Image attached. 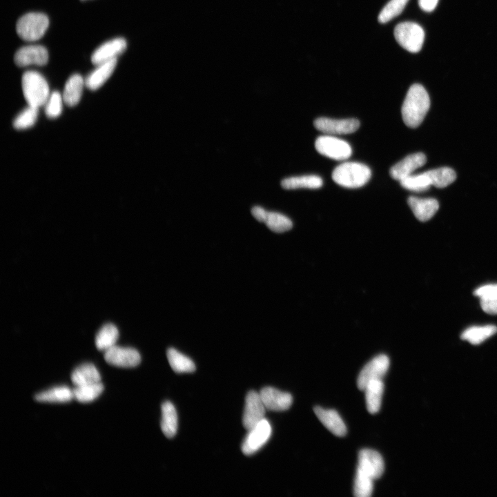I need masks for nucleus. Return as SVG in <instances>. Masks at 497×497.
I'll list each match as a JSON object with an SVG mask.
<instances>
[{"instance_id": "nucleus-1", "label": "nucleus", "mask_w": 497, "mask_h": 497, "mask_svg": "<svg viewBox=\"0 0 497 497\" xmlns=\"http://www.w3.org/2000/svg\"><path fill=\"white\" fill-rule=\"evenodd\" d=\"M430 107V99L420 84H413L409 89L402 106V117L410 128L418 127L423 121Z\"/></svg>"}, {"instance_id": "nucleus-2", "label": "nucleus", "mask_w": 497, "mask_h": 497, "mask_svg": "<svg viewBox=\"0 0 497 497\" xmlns=\"http://www.w3.org/2000/svg\"><path fill=\"white\" fill-rule=\"evenodd\" d=\"M370 168L359 162H344L333 170V180L338 185L350 188L363 186L371 178Z\"/></svg>"}, {"instance_id": "nucleus-3", "label": "nucleus", "mask_w": 497, "mask_h": 497, "mask_svg": "<svg viewBox=\"0 0 497 497\" xmlns=\"http://www.w3.org/2000/svg\"><path fill=\"white\" fill-rule=\"evenodd\" d=\"M21 86L28 106L38 108L43 106L50 95L46 79L37 71L25 72L21 79Z\"/></svg>"}, {"instance_id": "nucleus-4", "label": "nucleus", "mask_w": 497, "mask_h": 497, "mask_svg": "<svg viewBox=\"0 0 497 497\" xmlns=\"http://www.w3.org/2000/svg\"><path fill=\"white\" fill-rule=\"evenodd\" d=\"M49 25L48 17L41 12H29L21 16L16 24L17 33L21 39L34 41L41 39Z\"/></svg>"}, {"instance_id": "nucleus-5", "label": "nucleus", "mask_w": 497, "mask_h": 497, "mask_svg": "<svg viewBox=\"0 0 497 497\" xmlns=\"http://www.w3.org/2000/svg\"><path fill=\"white\" fill-rule=\"evenodd\" d=\"M397 42L410 52H419L425 40V31L418 23L411 21L402 22L394 29Z\"/></svg>"}, {"instance_id": "nucleus-6", "label": "nucleus", "mask_w": 497, "mask_h": 497, "mask_svg": "<svg viewBox=\"0 0 497 497\" xmlns=\"http://www.w3.org/2000/svg\"><path fill=\"white\" fill-rule=\"evenodd\" d=\"M315 147L321 155L335 160L347 159L352 153L348 142L330 135L318 137Z\"/></svg>"}, {"instance_id": "nucleus-7", "label": "nucleus", "mask_w": 497, "mask_h": 497, "mask_svg": "<svg viewBox=\"0 0 497 497\" xmlns=\"http://www.w3.org/2000/svg\"><path fill=\"white\" fill-rule=\"evenodd\" d=\"M271 430L269 422L265 418L249 429L242 445V452L250 456L257 451L269 439Z\"/></svg>"}, {"instance_id": "nucleus-8", "label": "nucleus", "mask_w": 497, "mask_h": 497, "mask_svg": "<svg viewBox=\"0 0 497 497\" xmlns=\"http://www.w3.org/2000/svg\"><path fill=\"white\" fill-rule=\"evenodd\" d=\"M389 366V359L384 354H380L369 361L360 372L357 385L364 391L369 382L375 380H382Z\"/></svg>"}, {"instance_id": "nucleus-9", "label": "nucleus", "mask_w": 497, "mask_h": 497, "mask_svg": "<svg viewBox=\"0 0 497 497\" xmlns=\"http://www.w3.org/2000/svg\"><path fill=\"white\" fill-rule=\"evenodd\" d=\"M266 407L262 400L260 393L249 391L245 399V405L242 417L243 426L249 430L264 419Z\"/></svg>"}, {"instance_id": "nucleus-10", "label": "nucleus", "mask_w": 497, "mask_h": 497, "mask_svg": "<svg viewBox=\"0 0 497 497\" xmlns=\"http://www.w3.org/2000/svg\"><path fill=\"white\" fill-rule=\"evenodd\" d=\"M104 356L108 364L119 367H135L141 362L140 354L136 349L117 345L105 351Z\"/></svg>"}, {"instance_id": "nucleus-11", "label": "nucleus", "mask_w": 497, "mask_h": 497, "mask_svg": "<svg viewBox=\"0 0 497 497\" xmlns=\"http://www.w3.org/2000/svg\"><path fill=\"white\" fill-rule=\"evenodd\" d=\"M313 124L316 129L330 135L349 134L357 130L360 126L359 120L355 118L335 119L320 117Z\"/></svg>"}, {"instance_id": "nucleus-12", "label": "nucleus", "mask_w": 497, "mask_h": 497, "mask_svg": "<svg viewBox=\"0 0 497 497\" xmlns=\"http://www.w3.org/2000/svg\"><path fill=\"white\" fill-rule=\"evenodd\" d=\"M14 61L19 67L30 65L43 66L48 61V52L43 46H26L20 48L16 52Z\"/></svg>"}, {"instance_id": "nucleus-13", "label": "nucleus", "mask_w": 497, "mask_h": 497, "mask_svg": "<svg viewBox=\"0 0 497 497\" xmlns=\"http://www.w3.org/2000/svg\"><path fill=\"white\" fill-rule=\"evenodd\" d=\"M358 469L373 480L383 474L384 465L382 457L376 451L364 449L358 455Z\"/></svg>"}, {"instance_id": "nucleus-14", "label": "nucleus", "mask_w": 497, "mask_h": 497, "mask_svg": "<svg viewBox=\"0 0 497 497\" xmlns=\"http://www.w3.org/2000/svg\"><path fill=\"white\" fill-rule=\"evenodd\" d=\"M126 41L124 38L118 37L109 40L99 46L91 55L92 63L97 66L109 61L121 54L126 48Z\"/></svg>"}, {"instance_id": "nucleus-15", "label": "nucleus", "mask_w": 497, "mask_h": 497, "mask_svg": "<svg viewBox=\"0 0 497 497\" xmlns=\"http://www.w3.org/2000/svg\"><path fill=\"white\" fill-rule=\"evenodd\" d=\"M426 162L427 157L422 153L409 155L391 168L390 175L394 179L401 181L412 175L415 170L422 166Z\"/></svg>"}, {"instance_id": "nucleus-16", "label": "nucleus", "mask_w": 497, "mask_h": 497, "mask_svg": "<svg viewBox=\"0 0 497 497\" xmlns=\"http://www.w3.org/2000/svg\"><path fill=\"white\" fill-rule=\"evenodd\" d=\"M262 400L266 409L271 411H284L288 409L293 402L291 395L271 387L263 388L260 392Z\"/></svg>"}, {"instance_id": "nucleus-17", "label": "nucleus", "mask_w": 497, "mask_h": 497, "mask_svg": "<svg viewBox=\"0 0 497 497\" xmlns=\"http://www.w3.org/2000/svg\"><path fill=\"white\" fill-rule=\"evenodd\" d=\"M313 411L319 420L335 436L342 437L346 435V425L336 411L320 407H315Z\"/></svg>"}, {"instance_id": "nucleus-18", "label": "nucleus", "mask_w": 497, "mask_h": 497, "mask_svg": "<svg viewBox=\"0 0 497 497\" xmlns=\"http://www.w3.org/2000/svg\"><path fill=\"white\" fill-rule=\"evenodd\" d=\"M408 204L416 217L421 222L430 220L439 208L438 202L433 198L411 196L408 198Z\"/></svg>"}, {"instance_id": "nucleus-19", "label": "nucleus", "mask_w": 497, "mask_h": 497, "mask_svg": "<svg viewBox=\"0 0 497 497\" xmlns=\"http://www.w3.org/2000/svg\"><path fill=\"white\" fill-rule=\"evenodd\" d=\"M117 62V59H114L97 65L85 79V86L92 90L99 88L113 74Z\"/></svg>"}, {"instance_id": "nucleus-20", "label": "nucleus", "mask_w": 497, "mask_h": 497, "mask_svg": "<svg viewBox=\"0 0 497 497\" xmlns=\"http://www.w3.org/2000/svg\"><path fill=\"white\" fill-rule=\"evenodd\" d=\"M84 85L85 79L80 75L70 76L66 82L62 94L64 103L69 106H76L81 99Z\"/></svg>"}, {"instance_id": "nucleus-21", "label": "nucleus", "mask_w": 497, "mask_h": 497, "mask_svg": "<svg viewBox=\"0 0 497 497\" xmlns=\"http://www.w3.org/2000/svg\"><path fill=\"white\" fill-rule=\"evenodd\" d=\"M70 378L75 387L99 382L101 380L98 370L91 363H84L75 368Z\"/></svg>"}, {"instance_id": "nucleus-22", "label": "nucleus", "mask_w": 497, "mask_h": 497, "mask_svg": "<svg viewBox=\"0 0 497 497\" xmlns=\"http://www.w3.org/2000/svg\"><path fill=\"white\" fill-rule=\"evenodd\" d=\"M364 391L368 411L372 414L377 413L380 409L384 391L382 380H375L371 381L365 387Z\"/></svg>"}, {"instance_id": "nucleus-23", "label": "nucleus", "mask_w": 497, "mask_h": 497, "mask_svg": "<svg viewBox=\"0 0 497 497\" xmlns=\"http://www.w3.org/2000/svg\"><path fill=\"white\" fill-rule=\"evenodd\" d=\"M161 429L169 438L175 436L177 430V414L174 405L169 401L162 405Z\"/></svg>"}, {"instance_id": "nucleus-24", "label": "nucleus", "mask_w": 497, "mask_h": 497, "mask_svg": "<svg viewBox=\"0 0 497 497\" xmlns=\"http://www.w3.org/2000/svg\"><path fill=\"white\" fill-rule=\"evenodd\" d=\"M496 333L497 327L495 325L473 326L465 329L462 333L460 338L476 345L482 343Z\"/></svg>"}, {"instance_id": "nucleus-25", "label": "nucleus", "mask_w": 497, "mask_h": 497, "mask_svg": "<svg viewBox=\"0 0 497 497\" xmlns=\"http://www.w3.org/2000/svg\"><path fill=\"white\" fill-rule=\"evenodd\" d=\"M323 184L322 178L318 175H302L284 179L281 186L287 190L297 188H319Z\"/></svg>"}, {"instance_id": "nucleus-26", "label": "nucleus", "mask_w": 497, "mask_h": 497, "mask_svg": "<svg viewBox=\"0 0 497 497\" xmlns=\"http://www.w3.org/2000/svg\"><path fill=\"white\" fill-rule=\"evenodd\" d=\"M73 398L72 389L66 386L55 387L35 396L37 401L44 402H68Z\"/></svg>"}, {"instance_id": "nucleus-27", "label": "nucleus", "mask_w": 497, "mask_h": 497, "mask_svg": "<svg viewBox=\"0 0 497 497\" xmlns=\"http://www.w3.org/2000/svg\"><path fill=\"white\" fill-rule=\"evenodd\" d=\"M167 358L173 370L178 373H192L195 371L193 361L174 348H169L166 353Z\"/></svg>"}, {"instance_id": "nucleus-28", "label": "nucleus", "mask_w": 497, "mask_h": 497, "mask_svg": "<svg viewBox=\"0 0 497 497\" xmlns=\"http://www.w3.org/2000/svg\"><path fill=\"white\" fill-rule=\"evenodd\" d=\"M119 337L117 328L113 324L104 325L95 337V345L98 350L106 351L116 345Z\"/></svg>"}, {"instance_id": "nucleus-29", "label": "nucleus", "mask_w": 497, "mask_h": 497, "mask_svg": "<svg viewBox=\"0 0 497 497\" xmlns=\"http://www.w3.org/2000/svg\"><path fill=\"white\" fill-rule=\"evenodd\" d=\"M100 382L77 386L72 389L74 398L79 402H90L97 398L104 391Z\"/></svg>"}, {"instance_id": "nucleus-30", "label": "nucleus", "mask_w": 497, "mask_h": 497, "mask_svg": "<svg viewBox=\"0 0 497 497\" xmlns=\"http://www.w3.org/2000/svg\"><path fill=\"white\" fill-rule=\"evenodd\" d=\"M431 185L437 188H445L453 183L456 178L455 171L449 167H442L426 171Z\"/></svg>"}, {"instance_id": "nucleus-31", "label": "nucleus", "mask_w": 497, "mask_h": 497, "mask_svg": "<svg viewBox=\"0 0 497 497\" xmlns=\"http://www.w3.org/2000/svg\"><path fill=\"white\" fill-rule=\"evenodd\" d=\"M400 182L403 188L417 192L427 191L431 186L430 179L426 172L411 175Z\"/></svg>"}, {"instance_id": "nucleus-32", "label": "nucleus", "mask_w": 497, "mask_h": 497, "mask_svg": "<svg viewBox=\"0 0 497 497\" xmlns=\"http://www.w3.org/2000/svg\"><path fill=\"white\" fill-rule=\"evenodd\" d=\"M373 479L357 468L353 493L356 497H369L373 489Z\"/></svg>"}, {"instance_id": "nucleus-33", "label": "nucleus", "mask_w": 497, "mask_h": 497, "mask_svg": "<svg viewBox=\"0 0 497 497\" xmlns=\"http://www.w3.org/2000/svg\"><path fill=\"white\" fill-rule=\"evenodd\" d=\"M273 232L282 233L290 230L293 224L291 220L283 214L277 212H267L264 222Z\"/></svg>"}, {"instance_id": "nucleus-34", "label": "nucleus", "mask_w": 497, "mask_h": 497, "mask_svg": "<svg viewBox=\"0 0 497 497\" xmlns=\"http://www.w3.org/2000/svg\"><path fill=\"white\" fill-rule=\"evenodd\" d=\"M39 108L28 106L20 112L13 121V126L17 130H24L32 127L37 121Z\"/></svg>"}, {"instance_id": "nucleus-35", "label": "nucleus", "mask_w": 497, "mask_h": 497, "mask_svg": "<svg viewBox=\"0 0 497 497\" xmlns=\"http://www.w3.org/2000/svg\"><path fill=\"white\" fill-rule=\"evenodd\" d=\"M409 0H390L380 11L378 19L385 23L398 16L404 10Z\"/></svg>"}, {"instance_id": "nucleus-36", "label": "nucleus", "mask_w": 497, "mask_h": 497, "mask_svg": "<svg viewBox=\"0 0 497 497\" xmlns=\"http://www.w3.org/2000/svg\"><path fill=\"white\" fill-rule=\"evenodd\" d=\"M63 96L57 91L50 93L45 105V113L48 117L54 119L59 117L63 110Z\"/></svg>"}, {"instance_id": "nucleus-37", "label": "nucleus", "mask_w": 497, "mask_h": 497, "mask_svg": "<svg viewBox=\"0 0 497 497\" xmlns=\"http://www.w3.org/2000/svg\"><path fill=\"white\" fill-rule=\"evenodd\" d=\"M482 309L490 315L497 314V292L480 298Z\"/></svg>"}, {"instance_id": "nucleus-38", "label": "nucleus", "mask_w": 497, "mask_h": 497, "mask_svg": "<svg viewBox=\"0 0 497 497\" xmlns=\"http://www.w3.org/2000/svg\"><path fill=\"white\" fill-rule=\"evenodd\" d=\"M438 2V0H418L419 6L426 12L433 11L436 8Z\"/></svg>"}, {"instance_id": "nucleus-39", "label": "nucleus", "mask_w": 497, "mask_h": 497, "mask_svg": "<svg viewBox=\"0 0 497 497\" xmlns=\"http://www.w3.org/2000/svg\"><path fill=\"white\" fill-rule=\"evenodd\" d=\"M267 212L268 211L260 206H254L251 209L253 216L260 222H264Z\"/></svg>"}, {"instance_id": "nucleus-40", "label": "nucleus", "mask_w": 497, "mask_h": 497, "mask_svg": "<svg viewBox=\"0 0 497 497\" xmlns=\"http://www.w3.org/2000/svg\"><path fill=\"white\" fill-rule=\"evenodd\" d=\"M81 1H85V0H81Z\"/></svg>"}]
</instances>
